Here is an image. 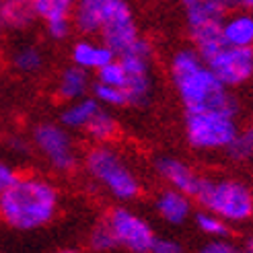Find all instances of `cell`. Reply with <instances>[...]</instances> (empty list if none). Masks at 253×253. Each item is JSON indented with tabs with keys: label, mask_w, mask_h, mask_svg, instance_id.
<instances>
[{
	"label": "cell",
	"mask_w": 253,
	"mask_h": 253,
	"mask_svg": "<svg viewBox=\"0 0 253 253\" xmlns=\"http://www.w3.org/2000/svg\"><path fill=\"white\" fill-rule=\"evenodd\" d=\"M169 77L185 111L216 109L237 116L239 103L194 47H181L171 56Z\"/></svg>",
	"instance_id": "6da1fadb"
},
{
	"label": "cell",
	"mask_w": 253,
	"mask_h": 253,
	"mask_svg": "<svg viewBox=\"0 0 253 253\" xmlns=\"http://www.w3.org/2000/svg\"><path fill=\"white\" fill-rule=\"evenodd\" d=\"M58 187L40 175H19L0 196V222L15 231H37L56 218Z\"/></svg>",
	"instance_id": "7a4b0ae2"
},
{
	"label": "cell",
	"mask_w": 253,
	"mask_h": 253,
	"mask_svg": "<svg viewBox=\"0 0 253 253\" xmlns=\"http://www.w3.org/2000/svg\"><path fill=\"white\" fill-rule=\"evenodd\" d=\"M84 171L118 202H132L140 196L142 183L132 165L111 144H93L83 159Z\"/></svg>",
	"instance_id": "3957f363"
},
{
	"label": "cell",
	"mask_w": 253,
	"mask_h": 253,
	"mask_svg": "<svg viewBox=\"0 0 253 253\" xmlns=\"http://www.w3.org/2000/svg\"><path fill=\"white\" fill-rule=\"evenodd\" d=\"M194 200L204 210L218 214L229 224H243L253 216V192L239 179L204 177Z\"/></svg>",
	"instance_id": "277c9868"
},
{
	"label": "cell",
	"mask_w": 253,
	"mask_h": 253,
	"mask_svg": "<svg viewBox=\"0 0 253 253\" xmlns=\"http://www.w3.org/2000/svg\"><path fill=\"white\" fill-rule=\"evenodd\" d=\"M237 116L216 109L204 111H185V140L194 150L202 153H216L226 150L233 142L235 134L239 132V126L235 122Z\"/></svg>",
	"instance_id": "5b68a950"
},
{
	"label": "cell",
	"mask_w": 253,
	"mask_h": 253,
	"mask_svg": "<svg viewBox=\"0 0 253 253\" xmlns=\"http://www.w3.org/2000/svg\"><path fill=\"white\" fill-rule=\"evenodd\" d=\"M179 2L185 12L187 33L194 49L204 60L210 58L224 45L222 19L226 12L214 0H179Z\"/></svg>",
	"instance_id": "8992f818"
},
{
	"label": "cell",
	"mask_w": 253,
	"mask_h": 253,
	"mask_svg": "<svg viewBox=\"0 0 253 253\" xmlns=\"http://www.w3.org/2000/svg\"><path fill=\"white\" fill-rule=\"evenodd\" d=\"M31 142L45 163L58 173H72L79 167V148L72 132L60 122H40L31 132Z\"/></svg>",
	"instance_id": "52a82bcc"
},
{
	"label": "cell",
	"mask_w": 253,
	"mask_h": 253,
	"mask_svg": "<svg viewBox=\"0 0 253 253\" xmlns=\"http://www.w3.org/2000/svg\"><path fill=\"white\" fill-rule=\"evenodd\" d=\"M105 220L113 231L118 247L126 249L128 253H150L157 233L140 214L126 206H116L109 210Z\"/></svg>",
	"instance_id": "ba28073f"
},
{
	"label": "cell",
	"mask_w": 253,
	"mask_h": 253,
	"mask_svg": "<svg viewBox=\"0 0 253 253\" xmlns=\"http://www.w3.org/2000/svg\"><path fill=\"white\" fill-rule=\"evenodd\" d=\"M204 62L218 77V81L229 88L241 86L253 77V47H237L224 43Z\"/></svg>",
	"instance_id": "9c48e42d"
},
{
	"label": "cell",
	"mask_w": 253,
	"mask_h": 253,
	"mask_svg": "<svg viewBox=\"0 0 253 253\" xmlns=\"http://www.w3.org/2000/svg\"><path fill=\"white\" fill-rule=\"evenodd\" d=\"M97 37L116 56L130 52V49L142 40L140 29H138V23H136V17L132 12V6L128 2H126L124 6H120L111 15V19L101 27Z\"/></svg>",
	"instance_id": "30bf717a"
},
{
	"label": "cell",
	"mask_w": 253,
	"mask_h": 253,
	"mask_svg": "<svg viewBox=\"0 0 253 253\" xmlns=\"http://www.w3.org/2000/svg\"><path fill=\"white\" fill-rule=\"evenodd\" d=\"M128 0H77L72 10L74 31L81 35L97 37L101 27L111 19V15Z\"/></svg>",
	"instance_id": "8fae6325"
},
{
	"label": "cell",
	"mask_w": 253,
	"mask_h": 253,
	"mask_svg": "<svg viewBox=\"0 0 253 253\" xmlns=\"http://www.w3.org/2000/svg\"><path fill=\"white\" fill-rule=\"evenodd\" d=\"M155 169H157L159 177L169 187L179 189V192L192 196V198L198 194L202 179H204V177H200L187 163H183L181 159H175V157H159L155 163Z\"/></svg>",
	"instance_id": "7c38bea8"
},
{
	"label": "cell",
	"mask_w": 253,
	"mask_h": 253,
	"mask_svg": "<svg viewBox=\"0 0 253 253\" xmlns=\"http://www.w3.org/2000/svg\"><path fill=\"white\" fill-rule=\"evenodd\" d=\"M194 198L187 196L175 187L161 189L155 198V212L161 220H165L171 226H181L194 214Z\"/></svg>",
	"instance_id": "4fadbf2b"
},
{
	"label": "cell",
	"mask_w": 253,
	"mask_h": 253,
	"mask_svg": "<svg viewBox=\"0 0 253 253\" xmlns=\"http://www.w3.org/2000/svg\"><path fill=\"white\" fill-rule=\"evenodd\" d=\"M116 58V54L101 42V40H95V37H88V35H83L81 40H77L70 47V60L74 66H79L86 72H97L101 70L105 64Z\"/></svg>",
	"instance_id": "5bb4252c"
},
{
	"label": "cell",
	"mask_w": 253,
	"mask_h": 253,
	"mask_svg": "<svg viewBox=\"0 0 253 253\" xmlns=\"http://www.w3.org/2000/svg\"><path fill=\"white\" fill-rule=\"evenodd\" d=\"M93 88V81H91V72H86L79 66H66L58 74V81H56V95L60 101H77L83 99L91 93Z\"/></svg>",
	"instance_id": "9a60e30c"
},
{
	"label": "cell",
	"mask_w": 253,
	"mask_h": 253,
	"mask_svg": "<svg viewBox=\"0 0 253 253\" xmlns=\"http://www.w3.org/2000/svg\"><path fill=\"white\" fill-rule=\"evenodd\" d=\"M222 42L226 45L253 47V15L249 10H233L222 19Z\"/></svg>",
	"instance_id": "2e32d148"
},
{
	"label": "cell",
	"mask_w": 253,
	"mask_h": 253,
	"mask_svg": "<svg viewBox=\"0 0 253 253\" xmlns=\"http://www.w3.org/2000/svg\"><path fill=\"white\" fill-rule=\"evenodd\" d=\"M103 107L93 95H86L77 101H68L60 111V124L70 132H83L86 124L95 118V113Z\"/></svg>",
	"instance_id": "e0dca14e"
},
{
	"label": "cell",
	"mask_w": 253,
	"mask_h": 253,
	"mask_svg": "<svg viewBox=\"0 0 253 253\" xmlns=\"http://www.w3.org/2000/svg\"><path fill=\"white\" fill-rule=\"evenodd\" d=\"M83 132L93 144H111L120 136V122L107 107H101Z\"/></svg>",
	"instance_id": "ac0fdd59"
},
{
	"label": "cell",
	"mask_w": 253,
	"mask_h": 253,
	"mask_svg": "<svg viewBox=\"0 0 253 253\" xmlns=\"http://www.w3.org/2000/svg\"><path fill=\"white\" fill-rule=\"evenodd\" d=\"M10 64L19 74H37L45 66V54L40 45L35 43H21L12 49Z\"/></svg>",
	"instance_id": "d6986e66"
},
{
	"label": "cell",
	"mask_w": 253,
	"mask_h": 253,
	"mask_svg": "<svg viewBox=\"0 0 253 253\" xmlns=\"http://www.w3.org/2000/svg\"><path fill=\"white\" fill-rule=\"evenodd\" d=\"M74 4H77V0H31L33 15L42 23L72 19Z\"/></svg>",
	"instance_id": "ffe728a7"
},
{
	"label": "cell",
	"mask_w": 253,
	"mask_h": 253,
	"mask_svg": "<svg viewBox=\"0 0 253 253\" xmlns=\"http://www.w3.org/2000/svg\"><path fill=\"white\" fill-rule=\"evenodd\" d=\"M194 222L198 226V231L206 237H212V239H224L231 235V224L222 220L218 214H214L210 210H204L202 208L200 212L194 214Z\"/></svg>",
	"instance_id": "44dd1931"
},
{
	"label": "cell",
	"mask_w": 253,
	"mask_h": 253,
	"mask_svg": "<svg viewBox=\"0 0 253 253\" xmlns=\"http://www.w3.org/2000/svg\"><path fill=\"white\" fill-rule=\"evenodd\" d=\"M91 95L99 101L103 107H111V109H122V107H128V99H126V93L122 91L120 86H111V84H105V83H99L95 81L93 83V88H91Z\"/></svg>",
	"instance_id": "7402d4cb"
},
{
	"label": "cell",
	"mask_w": 253,
	"mask_h": 253,
	"mask_svg": "<svg viewBox=\"0 0 253 253\" xmlns=\"http://www.w3.org/2000/svg\"><path fill=\"white\" fill-rule=\"evenodd\" d=\"M226 155L231 161H249L253 159V128H243L239 130L233 138V142L226 146Z\"/></svg>",
	"instance_id": "603a6c76"
},
{
	"label": "cell",
	"mask_w": 253,
	"mask_h": 253,
	"mask_svg": "<svg viewBox=\"0 0 253 253\" xmlns=\"http://www.w3.org/2000/svg\"><path fill=\"white\" fill-rule=\"evenodd\" d=\"M88 245H91V249L95 253H109L113 249H118V243H116V237H113V231L109 229L107 220H99L95 226L91 235H88Z\"/></svg>",
	"instance_id": "cb8c5ba5"
},
{
	"label": "cell",
	"mask_w": 253,
	"mask_h": 253,
	"mask_svg": "<svg viewBox=\"0 0 253 253\" xmlns=\"http://www.w3.org/2000/svg\"><path fill=\"white\" fill-rule=\"evenodd\" d=\"M43 29H45V35L52 42H64V40H68L70 33L74 31V25H72V19L49 21V23H43Z\"/></svg>",
	"instance_id": "d4e9b609"
},
{
	"label": "cell",
	"mask_w": 253,
	"mask_h": 253,
	"mask_svg": "<svg viewBox=\"0 0 253 253\" xmlns=\"http://www.w3.org/2000/svg\"><path fill=\"white\" fill-rule=\"evenodd\" d=\"M198 253H243L241 247L235 245L233 241H229V239H210L208 243H204L200 247Z\"/></svg>",
	"instance_id": "484cf974"
},
{
	"label": "cell",
	"mask_w": 253,
	"mask_h": 253,
	"mask_svg": "<svg viewBox=\"0 0 253 253\" xmlns=\"http://www.w3.org/2000/svg\"><path fill=\"white\" fill-rule=\"evenodd\" d=\"M150 253H185V249L177 239L157 235L153 241V247H150Z\"/></svg>",
	"instance_id": "4316f807"
},
{
	"label": "cell",
	"mask_w": 253,
	"mask_h": 253,
	"mask_svg": "<svg viewBox=\"0 0 253 253\" xmlns=\"http://www.w3.org/2000/svg\"><path fill=\"white\" fill-rule=\"evenodd\" d=\"M17 177H19V171L15 167L8 165V163H4V161H0V196L15 183Z\"/></svg>",
	"instance_id": "83f0119b"
},
{
	"label": "cell",
	"mask_w": 253,
	"mask_h": 253,
	"mask_svg": "<svg viewBox=\"0 0 253 253\" xmlns=\"http://www.w3.org/2000/svg\"><path fill=\"white\" fill-rule=\"evenodd\" d=\"M224 12H231V10H237L239 6H243V0H214Z\"/></svg>",
	"instance_id": "f1b7e54d"
},
{
	"label": "cell",
	"mask_w": 253,
	"mask_h": 253,
	"mask_svg": "<svg viewBox=\"0 0 253 253\" xmlns=\"http://www.w3.org/2000/svg\"><path fill=\"white\" fill-rule=\"evenodd\" d=\"M10 146L15 148V150H21L23 155H25V153H27V150H29V144L25 142L23 138H12V140H10Z\"/></svg>",
	"instance_id": "f546056e"
},
{
	"label": "cell",
	"mask_w": 253,
	"mask_h": 253,
	"mask_svg": "<svg viewBox=\"0 0 253 253\" xmlns=\"http://www.w3.org/2000/svg\"><path fill=\"white\" fill-rule=\"evenodd\" d=\"M241 251H243V253H253V237L245 239V243L241 245Z\"/></svg>",
	"instance_id": "4dcf8cb0"
},
{
	"label": "cell",
	"mask_w": 253,
	"mask_h": 253,
	"mask_svg": "<svg viewBox=\"0 0 253 253\" xmlns=\"http://www.w3.org/2000/svg\"><path fill=\"white\" fill-rule=\"evenodd\" d=\"M54 253H79L77 249H72V247H64V249H56Z\"/></svg>",
	"instance_id": "1f68e13d"
},
{
	"label": "cell",
	"mask_w": 253,
	"mask_h": 253,
	"mask_svg": "<svg viewBox=\"0 0 253 253\" xmlns=\"http://www.w3.org/2000/svg\"><path fill=\"white\" fill-rule=\"evenodd\" d=\"M243 6L249 8V10H253V0H243Z\"/></svg>",
	"instance_id": "d6a6232c"
},
{
	"label": "cell",
	"mask_w": 253,
	"mask_h": 253,
	"mask_svg": "<svg viewBox=\"0 0 253 253\" xmlns=\"http://www.w3.org/2000/svg\"><path fill=\"white\" fill-rule=\"evenodd\" d=\"M8 2H25V4H31V0H8Z\"/></svg>",
	"instance_id": "836d02e7"
},
{
	"label": "cell",
	"mask_w": 253,
	"mask_h": 253,
	"mask_svg": "<svg viewBox=\"0 0 253 253\" xmlns=\"http://www.w3.org/2000/svg\"><path fill=\"white\" fill-rule=\"evenodd\" d=\"M6 27H4V23H2V19H0V37H2V31H4Z\"/></svg>",
	"instance_id": "e575fe53"
}]
</instances>
